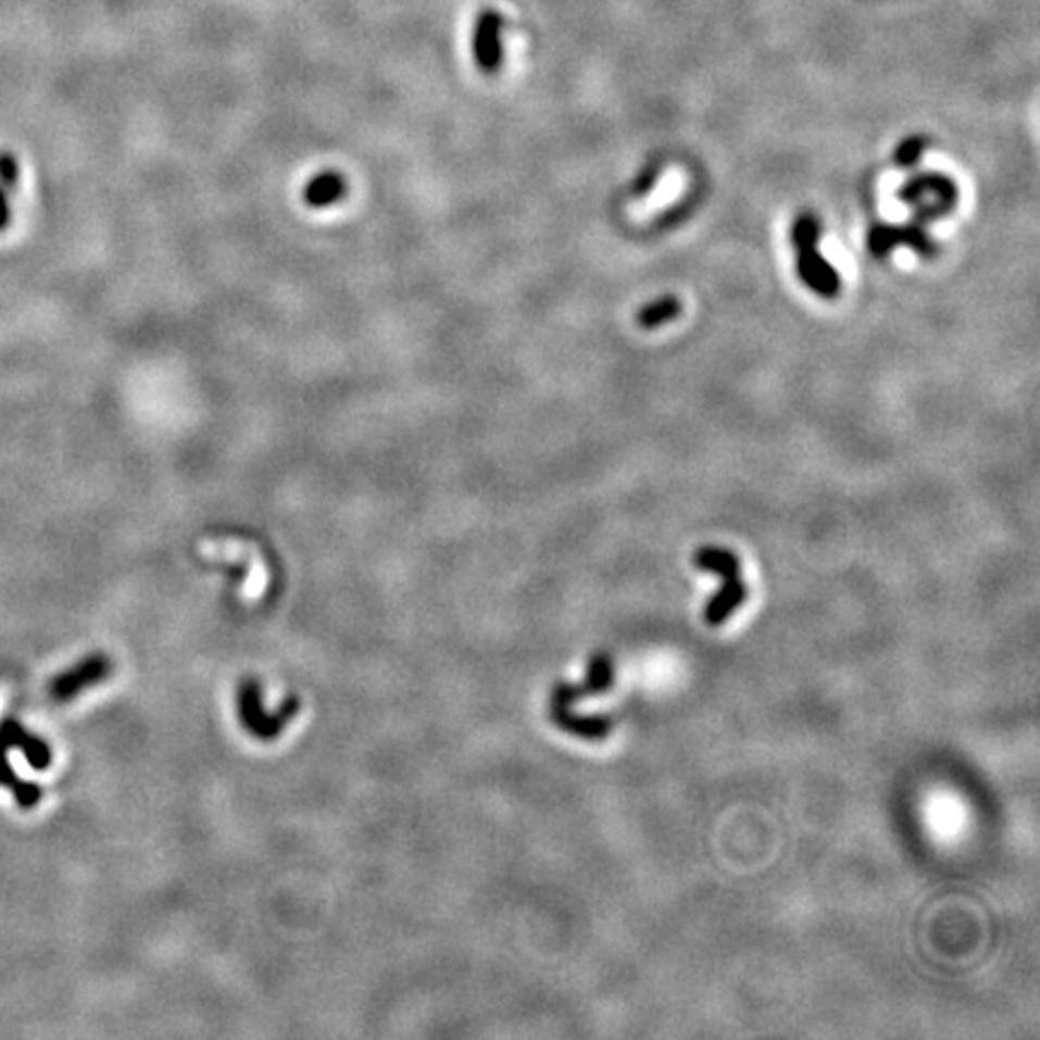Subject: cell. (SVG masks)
<instances>
[{
    "label": "cell",
    "mask_w": 1040,
    "mask_h": 1040,
    "mask_svg": "<svg viewBox=\"0 0 1040 1040\" xmlns=\"http://www.w3.org/2000/svg\"><path fill=\"white\" fill-rule=\"evenodd\" d=\"M819 237L822 225L812 212H802V215H798L795 222H792L790 239L798 253V277L816 297L836 299L838 292H841V275H838L836 267L822 255Z\"/></svg>",
    "instance_id": "6da1fadb"
},
{
    "label": "cell",
    "mask_w": 1040,
    "mask_h": 1040,
    "mask_svg": "<svg viewBox=\"0 0 1040 1040\" xmlns=\"http://www.w3.org/2000/svg\"><path fill=\"white\" fill-rule=\"evenodd\" d=\"M691 562L701 572L718 574L723 578L721 590L711 596L706 612H703V619L709 626H721L747 600V588L740 576V559L735 552L723 550V547H701Z\"/></svg>",
    "instance_id": "7a4b0ae2"
},
{
    "label": "cell",
    "mask_w": 1040,
    "mask_h": 1040,
    "mask_svg": "<svg viewBox=\"0 0 1040 1040\" xmlns=\"http://www.w3.org/2000/svg\"><path fill=\"white\" fill-rule=\"evenodd\" d=\"M899 200L911 205L915 225L927 227L935 220L947 217L958 203V188L947 174L939 172H923L911 178L899 188Z\"/></svg>",
    "instance_id": "3957f363"
},
{
    "label": "cell",
    "mask_w": 1040,
    "mask_h": 1040,
    "mask_svg": "<svg viewBox=\"0 0 1040 1040\" xmlns=\"http://www.w3.org/2000/svg\"><path fill=\"white\" fill-rule=\"evenodd\" d=\"M897 246H909L923 259H935L939 253V246L927 237L923 225H875L867 231V249L875 259H887V255L897 249Z\"/></svg>",
    "instance_id": "277c9868"
},
{
    "label": "cell",
    "mask_w": 1040,
    "mask_h": 1040,
    "mask_svg": "<svg viewBox=\"0 0 1040 1040\" xmlns=\"http://www.w3.org/2000/svg\"><path fill=\"white\" fill-rule=\"evenodd\" d=\"M614 681V667L607 653H596L590 657L588 665V677L584 685H566V681H559V685L552 689V703H550V713H564L572 709V703L586 697H598V693H605Z\"/></svg>",
    "instance_id": "5b68a950"
},
{
    "label": "cell",
    "mask_w": 1040,
    "mask_h": 1040,
    "mask_svg": "<svg viewBox=\"0 0 1040 1040\" xmlns=\"http://www.w3.org/2000/svg\"><path fill=\"white\" fill-rule=\"evenodd\" d=\"M239 706H241V721L246 728H249L255 737H261V740H271V737L279 735V730H283V725L287 721L295 718L297 699L285 703V709L279 715H267L261 709L259 685H255V681H246L239 697Z\"/></svg>",
    "instance_id": "8992f818"
},
{
    "label": "cell",
    "mask_w": 1040,
    "mask_h": 1040,
    "mask_svg": "<svg viewBox=\"0 0 1040 1040\" xmlns=\"http://www.w3.org/2000/svg\"><path fill=\"white\" fill-rule=\"evenodd\" d=\"M501 27H503V20L499 13H494V10H485V13L477 17L473 53H475V63L479 65V71L485 73L499 71L501 55H503Z\"/></svg>",
    "instance_id": "52a82bcc"
},
{
    "label": "cell",
    "mask_w": 1040,
    "mask_h": 1040,
    "mask_svg": "<svg viewBox=\"0 0 1040 1040\" xmlns=\"http://www.w3.org/2000/svg\"><path fill=\"white\" fill-rule=\"evenodd\" d=\"M109 669H111V663L104 655L87 657L85 663L73 667L71 673H65L59 679L51 681V699L71 701L77 691H83L85 687L102 681L109 675Z\"/></svg>",
    "instance_id": "ba28073f"
},
{
    "label": "cell",
    "mask_w": 1040,
    "mask_h": 1040,
    "mask_svg": "<svg viewBox=\"0 0 1040 1040\" xmlns=\"http://www.w3.org/2000/svg\"><path fill=\"white\" fill-rule=\"evenodd\" d=\"M0 744H5L8 749L10 747L22 749V752H25V756H27V762L35 768H47L49 762H51L49 744L39 740V737L29 735L25 725L13 721V718L0 721Z\"/></svg>",
    "instance_id": "9c48e42d"
},
{
    "label": "cell",
    "mask_w": 1040,
    "mask_h": 1040,
    "mask_svg": "<svg viewBox=\"0 0 1040 1040\" xmlns=\"http://www.w3.org/2000/svg\"><path fill=\"white\" fill-rule=\"evenodd\" d=\"M347 193L344 176L338 172H321L304 186V203L311 208H328Z\"/></svg>",
    "instance_id": "30bf717a"
},
{
    "label": "cell",
    "mask_w": 1040,
    "mask_h": 1040,
    "mask_svg": "<svg viewBox=\"0 0 1040 1040\" xmlns=\"http://www.w3.org/2000/svg\"><path fill=\"white\" fill-rule=\"evenodd\" d=\"M679 313H681V301L677 297L667 295L643 304L639 313H636V323H639L643 330H655L660 326H665V323L679 318Z\"/></svg>",
    "instance_id": "8fae6325"
},
{
    "label": "cell",
    "mask_w": 1040,
    "mask_h": 1040,
    "mask_svg": "<svg viewBox=\"0 0 1040 1040\" xmlns=\"http://www.w3.org/2000/svg\"><path fill=\"white\" fill-rule=\"evenodd\" d=\"M0 786L13 790V795L17 798V802L25 810L35 807V804L41 800V788L39 786H32V782L20 780L13 774V768H10V764H8V747L5 744H0Z\"/></svg>",
    "instance_id": "7c38bea8"
},
{
    "label": "cell",
    "mask_w": 1040,
    "mask_h": 1040,
    "mask_svg": "<svg viewBox=\"0 0 1040 1040\" xmlns=\"http://www.w3.org/2000/svg\"><path fill=\"white\" fill-rule=\"evenodd\" d=\"M927 148H930V138L927 136H909L899 142L897 150H893V164L901 166V170H909V166L918 164V160Z\"/></svg>",
    "instance_id": "4fadbf2b"
},
{
    "label": "cell",
    "mask_w": 1040,
    "mask_h": 1040,
    "mask_svg": "<svg viewBox=\"0 0 1040 1040\" xmlns=\"http://www.w3.org/2000/svg\"><path fill=\"white\" fill-rule=\"evenodd\" d=\"M657 178H660V164H648L646 170L641 172V176L634 181L631 196H636V198L648 196V193H651V188L657 184Z\"/></svg>",
    "instance_id": "5bb4252c"
},
{
    "label": "cell",
    "mask_w": 1040,
    "mask_h": 1040,
    "mask_svg": "<svg viewBox=\"0 0 1040 1040\" xmlns=\"http://www.w3.org/2000/svg\"><path fill=\"white\" fill-rule=\"evenodd\" d=\"M20 178V164L10 152H0V186L15 188Z\"/></svg>",
    "instance_id": "9a60e30c"
},
{
    "label": "cell",
    "mask_w": 1040,
    "mask_h": 1040,
    "mask_svg": "<svg viewBox=\"0 0 1040 1040\" xmlns=\"http://www.w3.org/2000/svg\"><path fill=\"white\" fill-rule=\"evenodd\" d=\"M8 222H10V208H8V200H5L3 188H0V231H3V229L8 227Z\"/></svg>",
    "instance_id": "2e32d148"
}]
</instances>
